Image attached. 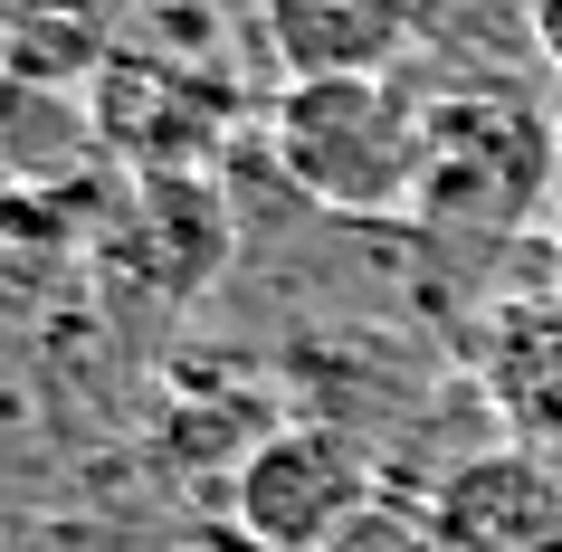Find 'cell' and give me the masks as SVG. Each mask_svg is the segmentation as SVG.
Listing matches in <instances>:
<instances>
[{"label":"cell","instance_id":"cell-1","mask_svg":"<svg viewBox=\"0 0 562 552\" xmlns=\"http://www.w3.org/2000/svg\"><path fill=\"white\" fill-rule=\"evenodd\" d=\"M277 172L315 210L344 219H411L419 210V162H429V95L391 77H296L267 105Z\"/></svg>","mask_w":562,"mask_h":552},{"label":"cell","instance_id":"cell-2","mask_svg":"<svg viewBox=\"0 0 562 552\" xmlns=\"http://www.w3.org/2000/svg\"><path fill=\"white\" fill-rule=\"evenodd\" d=\"M553 115H533L505 87L429 95V162H419V210L429 229H525L553 210Z\"/></svg>","mask_w":562,"mask_h":552},{"label":"cell","instance_id":"cell-3","mask_svg":"<svg viewBox=\"0 0 562 552\" xmlns=\"http://www.w3.org/2000/svg\"><path fill=\"white\" fill-rule=\"evenodd\" d=\"M372 505H382L372 495V458L344 429H315V419L267 429L229 476V515L258 552H334Z\"/></svg>","mask_w":562,"mask_h":552},{"label":"cell","instance_id":"cell-4","mask_svg":"<svg viewBox=\"0 0 562 552\" xmlns=\"http://www.w3.org/2000/svg\"><path fill=\"white\" fill-rule=\"evenodd\" d=\"M87 115L95 134L124 153V162H153V181L191 172L220 134V87L201 67L172 58H134V48H105V67L87 77Z\"/></svg>","mask_w":562,"mask_h":552},{"label":"cell","instance_id":"cell-5","mask_svg":"<svg viewBox=\"0 0 562 552\" xmlns=\"http://www.w3.org/2000/svg\"><path fill=\"white\" fill-rule=\"evenodd\" d=\"M439 552H553L562 543V466L533 448H476L448 466V486L429 495Z\"/></svg>","mask_w":562,"mask_h":552},{"label":"cell","instance_id":"cell-6","mask_svg":"<svg viewBox=\"0 0 562 552\" xmlns=\"http://www.w3.org/2000/svg\"><path fill=\"white\" fill-rule=\"evenodd\" d=\"M476 381H486V409L505 419V438L562 466V286L505 295L476 324Z\"/></svg>","mask_w":562,"mask_h":552},{"label":"cell","instance_id":"cell-7","mask_svg":"<svg viewBox=\"0 0 562 552\" xmlns=\"http://www.w3.org/2000/svg\"><path fill=\"white\" fill-rule=\"evenodd\" d=\"M267 58L296 77H391L419 48V20L401 0H258Z\"/></svg>","mask_w":562,"mask_h":552},{"label":"cell","instance_id":"cell-8","mask_svg":"<svg viewBox=\"0 0 562 552\" xmlns=\"http://www.w3.org/2000/svg\"><path fill=\"white\" fill-rule=\"evenodd\" d=\"M334 552H439V523L411 515V505H372V515H362Z\"/></svg>","mask_w":562,"mask_h":552},{"label":"cell","instance_id":"cell-9","mask_svg":"<svg viewBox=\"0 0 562 552\" xmlns=\"http://www.w3.org/2000/svg\"><path fill=\"white\" fill-rule=\"evenodd\" d=\"M525 38H533V58L562 77V0H525Z\"/></svg>","mask_w":562,"mask_h":552},{"label":"cell","instance_id":"cell-10","mask_svg":"<svg viewBox=\"0 0 562 552\" xmlns=\"http://www.w3.org/2000/svg\"><path fill=\"white\" fill-rule=\"evenodd\" d=\"M30 105H38V87L20 77V58H10V38H0V124H10V115H30Z\"/></svg>","mask_w":562,"mask_h":552},{"label":"cell","instance_id":"cell-11","mask_svg":"<svg viewBox=\"0 0 562 552\" xmlns=\"http://www.w3.org/2000/svg\"><path fill=\"white\" fill-rule=\"evenodd\" d=\"M543 238H553V277H562V191H553V210H543Z\"/></svg>","mask_w":562,"mask_h":552},{"label":"cell","instance_id":"cell-12","mask_svg":"<svg viewBox=\"0 0 562 552\" xmlns=\"http://www.w3.org/2000/svg\"><path fill=\"white\" fill-rule=\"evenodd\" d=\"M553 153H562V95H553Z\"/></svg>","mask_w":562,"mask_h":552},{"label":"cell","instance_id":"cell-13","mask_svg":"<svg viewBox=\"0 0 562 552\" xmlns=\"http://www.w3.org/2000/svg\"><path fill=\"white\" fill-rule=\"evenodd\" d=\"M553 552H562V543H553Z\"/></svg>","mask_w":562,"mask_h":552}]
</instances>
